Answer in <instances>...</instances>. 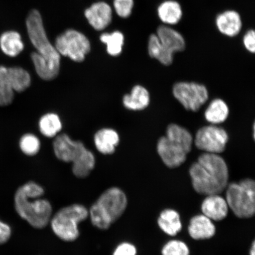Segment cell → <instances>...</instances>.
<instances>
[{
	"instance_id": "d6a6232c",
	"label": "cell",
	"mask_w": 255,
	"mask_h": 255,
	"mask_svg": "<svg viewBox=\"0 0 255 255\" xmlns=\"http://www.w3.org/2000/svg\"><path fill=\"white\" fill-rule=\"evenodd\" d=\"M113 255H136V250L132 244L123 243L117 248Z\"/></svg>"
},
{
	"instance_id": "836d02e7",
	"label": "cell",
	"mask_w": 255,
	"mask_h": 255,
	"mask_svg": "<svg viewBox=\"0 0 255 255\" xmlns=\"http://www.w3.org/2000/svg\"><path fill=\"white\" fill-rule=\"evenodd\" d=\"M10 227L6 223L0 221V245L7 242L11 237Z\"/></svg>"
},
{
	"instance_id": "5b68a950",
	"label": "cell",
	"mask_w": 255,
	"mask_h": 255,
	"mask_svg": "<svg viewBox=\"0 0 255 255\" xmlns=\"http://www.w3.org/2000/svg\"><path fill=\"white\" fill-rule=\"evenodd\" d=\"M127 206L126 194L119 188L112 187L101 194L90 210L92 224L106 230L124 214Z\"/></svg>"
},
{
	"instance_id": "9a60e30c",
	"label": "cell",
	"mask_w": 255,
	"mask_h": 255,
	"mask_svg": "<svg viewBox=\"0 0 255 255\" xmlns=\"http://www.w3.org/2000/svg\"><path fill=\"white\" fill-rule=\"evenodd\" d=\"M229 209L226 199L219 194L207 196L202 205L203 215L215 221H221L225 219Z\"/></svg>"
},
{
	"instance_id": "484cf974",
	"label": "cell",
	"mask_w": 255,
	"mask_h": 255,
	"mask_svg": "<svg viewBox=\"0 0 255 255\" xmlns=\"http://www.w3.org/2000/svg\"><path fill=\"white\" fill-rule=\"evenodd\" d=\"M15 92L8 76V68L0 65V107L8 106L14 99Z\"/></svg>"
},
{
	"instance_id": "7a4b0ae2",
	"label": "cell",
	"mask_w": 255,
	"mask_h": 255,
	"mask_svg": "<svg viewBox=\"0 0 255 255\" xmlns=\"http://www.w3.org/2000/svg\"><path fill=\"white\" fill-rule=\"evenodd\" d=\"M42 187L30 181L19 187L15 194L16 212L34 228L43 229L50 222L52 208L47 200L41 199Z\"/></svg>"
},
{
	"instance_id": "3957f363",
	"label": "cell",
	"mask_w": 255,
	"mask_h": 255,
	"mask_svg": "<svg viewBox=\"0 0 255 255\" xmlns=\"http://www.w3.org/2000/svg\"><path fill=\"white\" fill-rule=\"evenodd\" d=\"M26 27L32 44L42 57L44 64L39 75L44 81H52L59 75L60 55L50 43L39 11L32 9L26 19Z\"/></svg>"
},
{
	"instance_id": "2e32d148",
	"label": "cell",
	"mask_w": 255,
	"mask_h": 255,
	"mask_svg": "<svg viewBox=\"0 0 255 255\" xmlns=\"http://www.w3.org/2000/svg\"><path fill=\"white\" fill-rule=\"evenodd\" d=\"M157 14L162 24L173 27L182 20L183 9L176 0H164L158 5Z\"/></svg>"
},
{
	"instance_id": "7402d4cb",
	"label": "cell",
	"mask_w": 255,
	"mask_h": 255,
	"mask_svg": "<svg viewBox=\"0 0 255 255\" xmlns=\"http://www.w3.org/2000/svg\"><path fill=\"white\" fill-rule=\"evenodd\" d=\"M165 136L181 146L188 154L191 151L194 139L191 133L184 128L171 124L167 127Z\"/></svg>"
},
{
	"instance_id": "ffe728a7",
	"label": "cell",
	"mask_w": 255,
	"mask_h": 255,
	"mask_svg": "<svg viewBox=\"0 0 255 255\" xmlns=\"http://www.w3.org/2000/svg\"><path fill=\"white\" fill-rule=\"evenodd\" d=\"M94 141L98 151L103 154H112L119 145L120 136L116 130L105 128L96 133Z\"/></svg>"
},
{
	"instance_id": "7c38bea8",
	"label": "cell",
	"mask_w": 255,
	"mask_h": 255,
	"mask_svg": "<svg viewBox=\"0 0 255 255\" xmlns=\"http://www.w3.org/2000/svg\"><path fill=\"white\" fill-rule=\"evenodd\" d=\"M243 24L241 15L235 9H226L220 12L215 18L217 29L228 37H235L240 34Z\"/></svg>"
},
{
	"instance_id": "4316f807",
	"label": "cell",
	"mask_w": 255,
	"mask_h": 255,
	"mask_svg": "<svg viewBox=\"0 0 255 255\" xmlns=\"http://www.w3.org/2000/svg\"><path fill=\"white\" fill-rule=\"evenodd\" d=\"M39 128L41 134L52 138L62 129V124L57 115L53 113L47 114L41 118Z\"/></svg>"
},
{
	"instance_id": "603a6c76",
	"label": "cell",
	"mask_w": 255,
	"mask_h": 255,
	"mask_svg": "<svg viewBox=\"0 0 255 255\" xmlns=\"http://www.w3.org/2000/svg\"><path fill=\"white\" fill-rule=\"evenodd\" d=\"M229 110L228 105L221 99H215L207 108L205 113V119L212 125L224 123L228 119Z\"/></svg>"
},
{
	"instance_id": "6da1fadb",
	"label": "cell",
	"mask_w": 255,
	"mask_h": 255,
	"mask_svg": "<svg viewBox=\"0 0 255 255\" xmlns=\"http://www.w3.org/2000/svg\"><path fill=\"white\" fill-rule=\"evenodd\" d=\"M189 173L194 190L202 195L219 194L228 186V167L218 154L204 152L191 165Z\"/></svg>"
},
{
	"instance_id": "e0dca14e",
	"label": "cell",
	"mask_w": 255,
	"mask_h": 255,
	"mask_svg": "<svg viewBox=\"0 0 255 255\" xmlns=\"http://www.w3.org/2000/svg\"><path fill=\"white\" fill-rule=\"evenodd\" d=\"M216 228L211 219L206 216L197 215L191 219L189 234L195 240H204L214 237Z\"/></svg>"
},
{
	"instance_id": "d4e9b609",
	"label": "cell",
	"mask_w": 255,
	"mask_h": 255,
	"mask_svg": "<svg viewBox=\"0 0 255 255\" xmlns=\"http://www.w3.org/2000/svg\"><path fill=\"white\" fill-rule=\"evenodd\" d=\"M8 76L11 87L15 92H23L31 85L29 73L20 67L8 68Z\"/></svg>"
},
{
	"instance_id": "e575fe53",
	"label": "cell",
	"mask_w": 255,
	"mask_h": 255,
	"mask_svg": "<svg viewBox=\"0 0 255 255\" xmlns=\"http://www.w3.org/2000/svg\"><path fill=\"white\" fill-rule=\"evenodd\" d=\"M250 255H255V242H253V245L251 248Z\"/></svg>"
},
{
	"instance_id": "5bb4252c",
	"label": "cell",
	"mask_w": 255,
	"mask_h": 255,
	"mask_svg": "<svg viewBox=\"0 0 255 255\" xmlns=\"http://www.w3.org/2000/svg\"><path fill=\"white\" fill-rule=\"evenodd\" d=\"M155 34L165 49L173 55L183 52L186 48V41L183 35L172 26L161 24L158 27Z\"/></svg>"
},
{
	"instance_id": "9c48e42d",
	"label": "cell",
	"mask_w": 255,
	"mask_h": 255,
	"mask_svg": "<svg viewBox=\"0 0 255 255\" xmlns=\"http://www.w3.org/2000/svg\"><path fill=\"white\" fill-rule=\"evenodd\" d=\"M174 97L185 109L198 111L208 100V91L205 85L195 82L177 83L173 88Z\"/></svg>"
},
{
	"instance_id": "d6986e66",
	"label": "cell",
	"mask_w": 255,
	"mask_h": 255,
	"mask_svg": "<svg viewBox=\"0 0 255 255\" xmlns=\"http://www.w3.org/2000/svg\"><path fill=\"white\" fill-rule=\"evenodd\" d=\"M150 103V95L146 88L141 85H136L129 94L123 98V104L127 109L132 111H142L147 108Z\"/></svg>"
},
{
	"instance_id": "f1b7e54d",
	"label": "cell",
	"mask_w": 255,
	"mask_h": 255,
	"mask_svg": "<svg viewBox=\"0 0 255 255\" xmlns=\"http://www.w3.org/2000/svg\"><path fill=\"white\" fill-rule=\"evenodd\" d=\"M19 145L21 151L28 156L37 154L40 148V140L36 136L31 133H27L22 136Z\"/></svg>"
},
{
	"instance_id": "8992f818",
	"label": "cell",
	"mask_w": 255,
	"mask_h": 255,
	"mask_svg": "<svg viewBox=\"0 0 255 255\" xmlns=\"http://www.w3.org/2000/svg\"><path fill=\"white\" fill-rule=\"evenodd\" d=\"M226 202L229 208L241 219L251 218L255 212V183L247 178L228 185Z\"/></svg>"
},
{
	"instance_id": "83f0119b",
	"label": "cell",
	"mask_w": 255,
	"mask_h": 255,
	"mask_svg": "<svg viewBox=\"0 0 255 255\" xmlns=\"http://www.w3.org/2000/svg\"><path fill=\"white\" fill-rule=\"evenodd\" d=\"M100 40L107 44V52L112 56H118L122 53L125 38L122 32L115 31L113 33H105L101 35Z\"/></svg>"
},
{
	"instance_id": "4fadbf2b",
	"label": "cell",
	"mask_w": 255,
	"mask_h": 255,
	"mask_svg": "<svg viewBox=\"0 0 255 255\" xmlns=\"http://www.w3.org/2000/svg\"><path fill=\"white\" fill-rule=\"evenodd\" d=\"M85 15L95 30L101 31L111 24L113 20V9L107 2H97L86 9Z\"/></svg>"
},
{
	"instance_id": "cb8c5ba5",
	"label": "cell",
	"mask_w": 255,
	"mask_h": 255,
	"mask_svg": "<svg viewBox=\"0 0 255 255\" xmlns=\"http://www.w3.org/2000/svg\"><path fill=\"white\" fill-rule=\"evenodd\" d=\"M148 52L151 58L157 60L162 65H170L173 62V54L165 49L155 33L148 38Z\"/></svg>"
},
{
	"instance_id": "8fae6325",
	"label": "cell",
	"mask_w": 255,
	"mask_h": 255,
	"mask_svg": "<svg viewBox=\"0 0 255 255\" xmlns=\"http://www.w3.org/2000/svg\"><path fill=\"white\" fill-rule=\"evenodd\" d=\"M157 149L162 161L169 168L180 167L186 160L188 153L165 136L161 137L158 140Z\"/></svg>"
},
{
	"instance_id": "ba28073f",
	"label": "cell",
	"mask_w": 255,
	"mask_h": 255,
	"mask_svg": "<svg viewBox=\"0 0 255 255\" xmlns=\"http://www.w3.org/2000/svg\"><path fill=\"white\" fill-rule=\"evenodd\" d=\"M60 55L69 57L76 62H82L90 52L91 43L87 36L77 30L69 29L59 35L55 43Z\"/></svg>"
},
{
	"instance_id": "4dcf8cb0",
	"label": "cell",
	"mask_w": 255,
	"mask_h": 255,
	"mask_svg": "<svg viewBox=\"0 0 255 255\" xmlns=\"http://www.w3.org/2000/svg\"><path fill=\"white\" fill-rule=\"evenodd\" d=\"M115 11L119 17L128 18L132 13L134 7V0H114Z\"/></svg>"
},
{
	"instance_id": "52a82bcc",
	"label": "cell",
	"mask_w": 255,
	"mask_h": 255,
	"mask_svg": "<svg viewBox=\"0 0 255 255\" xmlns=\"http://www.w3.org/2000/svg\"><path fill=\"white\" fill-rule=\"evenodd\" d=\"M89 212L81 205L63 207L51 218V226L57 237L66 242H73L79 236L78 225L88 218Z\"/></svg>"
},
{
	"instance_id": "f546056e",
	"label": "cell",
	"mask_w": 255,
	"mask_h": 255,
	"mask_svg": "<svg viewBox=\"0 0 255 255\" xmlns=\"http://www.w3.org/2000/svg\"><path fill=\"white\" fill-rule=\"evenodd\" d=\"M162 255H190L187 245L180 241L168 242L162 250Z\"/></svg>"
},
{
	"instance_id": "30bf717a",
	"label": "cell",
	"mask_w": 255,
	"mask_h": 255,
	"mask_svg": "<svg viewBox=\"0 0 255 255\" xmlns=\"http://www.w3.org/2000/svg\"><path fill=\"white\" fill-rule=\"evenodd\" d=\"M229 140L226 130L216 125L201 128L194 138L196 147L205 152L221 154L225 150Z\"/></svg>"
},
{
	"instance_id": "ac0fdd59",
	"label": "cell",
	"mask_w": 255,
	"mask_h": 255,
	"mask_svg": "<svg viewBox=\"0 0 255 255\" xmlns=\"http://www.w3.org/2000/svg\"><path fill=\"white\" fill-rule=\"evenodd\" d=\"M24 44L18 32L8 30L0 35V50L5 56L15 57L23 52Z\"/></svg>"
},
{
	"instance_id": "44dd1931",
	"label": "cell",
	"mask_w": 255,
	"mask_h": 255,
	"mask_svg": "<svg viewBox=\"0 0 255 255\" xmlns=\"http://www.w3.org/2000/svg\"><path fill=\"white\" fill-rule=\"evenodd\" d=\"M158 224L162 231L171 237L176 235L182 229L180 215L172 209L164 210L161 213Z\"/></svg>"
},
{
	"instance_id": "277c9868",
	"label": "cell",
	"mask_w": 255,
	"mask_h": 255,
	"mask_svg": "<svg viewBox=\"0 0 255 255\" xmlns=\"http://www.w3.org/2000/svg\"><path fill=\"white\" fill-rule=\"evenodd\" d=\"M53 149L60 160L73 162V173L78 178L88 177L95 167L93 153L82 142L73 141L68 135L57 136L53 142Z\"/></svg>"
},
{
	"instance_id": "1f68e13d",
	"label": "cell",
	"mask_w": 255,
	"mask_h": 255,
	"mask_svg": "<svg viewBox=\"0 0 255 255\" xmlns=\"http://www.w3.org/2000/svg\"><path fill=\"white\" fill-rule=\"evenodd\" d=\"M244 45L249 52H255V32L253 29L248 30L243 37Z\"/></svg>"
}]
</instances>
